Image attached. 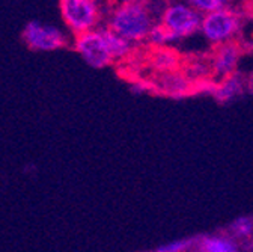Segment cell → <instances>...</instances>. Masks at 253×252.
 I'll return each mask as SVG.
<instances>
[{
	"instance_id": "6da1fadb",
	"label": "cell",
	"mask_w": 253,
	"mask_h": 252,
	"mask_svg": "<svg viewBox=\"0 0 253 252\" xmlns=\"http://www.w3.org/2000/svg\"><path fill=\"white\" fill-rule=\"evenodd\" d=\"M157 14L149 2L128 0L121 3L109 17V29L130 43H139L148 38L157 24Z\"/></svg>"
},
{
	"instance_id": "7a4b0ae2",
	"label": "cell",
	"mask_w": 253,
	"mask_h": 252,
	"mask_svg": "<svg viewBox=\"0 0 253 252\" xmlns=\"http://www.w3.org/2000/svg\"><path fill=\"white\" fill-rule=\"evenodd\" d=\"M59 9L63 23L74 37L97 29L101 18L98 0H59Z\"/></svg>"
},
{
	"instance_id": "3957f363",
	"label": "cell",
	"mask_w": 253,
	"mask_h": 252,
	"mask_svg": "<svg viewBox=\"0 0 253 252\" xmlns=\"http://www.w3.org/2000/svg\"><path fill=\"white\" fill-rule=\"evenodd\" d=\"M202 14L193 9L187 3H170L168 5L160 17V24L175 38L192 37L201 30Z\"/></svg>"
},
{
	"instance_id": "277c9868",
	"label": "cell",
	"mask_w": 253,
	"mask_h": 252,
	"mask_svg": "<svg viewBox=\"0 0 253 252\" xmlns=\"http://www.w3.org/2000/svg\"><path fill=\"white\" fill-rule=\"evenodd\" d=\"M23 41L34 51H56L67 47L68 37L54 24L32 20L23 29Z\"/></svg>"
},
{
	"instance_id": "5b68a950",
	"label": "cell",
	"mask_w": 253,
	"mask_h": 252,
	"mask_svg": "<svg viewBox=\"0 0 253 252\" xmlns=\"http://www.w3.org/2000/svg\"><path fill=\"white\" fill-rule=\"evenodd\" d=\"M240 30L238 15L229 9H218L202 17L201 32L204 38L214 46H220L229 41H234V37Z\"/></svg>"
},
{
	"instance_id": "8992f818",
	"label": "cell",
	"mask_w": 253,
	"mask_h": 252,
	"mask_svg": "<svg viewBox=\"0 0 253 252\" xmlns=\"http://www.w3.org/2000/svg\"><path fill=\"white\" fill-rule=\"evenodd\" d=\"M74 49L92 68H104L113 62L103 34V27H97L90 32L77 35L74 38Z\"/></svg>"
},
{
	"instance_id": "52a82bcc",
	"label": "cell",
	"mask_w": 253,
	"mask_h": 252,
	"mask_svg": "<svg viewBox=\"0 0 253 252\" xmlns=\"http://www.w3.org/2000/svg\"><path fill=\"white\" fill-rule=\"evenodd\" d=\"M241 53L243 49L235 40L215 46V49L210 54V60L212 68V77L217 79V83L235 74L237 65L241 59Z\"/></svg>"
},
{
	"instance_id": "ba28073f",
	"label": "cell",
	"mask_w": 253,
	"mask_h": 252,
	"mask_svg": "<svg viewBox=\"0 0 253 252\" xmlns=\"http://www.w3.org/2000/svg\"><path fill=\"white\" fill-rule=\"evenodd\" d=\"M149 85L154 86L158 92L172 97H182L192 91V82L179 70L155 73L151 77Z\"/></svg>"
},
{
	"instance_id": "9c48e42d",
	"label": "cell",
	"mask_w": 253,
	"mask_h": 252,
	"mask_svg": "<svg viewBox=\"0 0 253 252\" xmlns=\"http://www.w3.org/2000/svg\"><path fill=\"white\" fill-rule=\"evenodd\" d=\"M195 252H241L238 242L232 236L214 234L195 242Z\"/></svg>"
},
{
	"instance_id": "30bf717a",
	"label": "cell",
	"mask_w": 253,
	"mask_h": 252,
	"mask_svg": "<svg viewBox=\"0 0 253 252\" xmlns=\"http://www.w3.org/2000/svg\"><path fill=\"white\" fill-rule=\"evenodd\" d=\"M149 62L155 73L172 71V70H178L179 56L175 50L169 47H154L149 56Z\"/></svg>"
},
{
	"instance_id": "8fae6325",
	"label": "cell",
	"mask_w": 253,
	"mask_h": 252,
	"mask_svg": "<svg viewBox=\"0 0 253 252\" xmlns=\"http://www.w3.org/2000/svg\"><path fill=\"white\" fill-rule=\"evenodd\" d=\"M103 34H104V38L107 41V47H109V51H110L113 60H121V59H125L131 54L133 43L119 37L109 27H103Z\"/></svg>"
},
{
	"instance_id": "7c38bea8",
	"label": "cell",
	"mask_w": 253,
	"mask_h": 252,
	"mask_svg": "<svg viewBox=\"0 0 253 252\" xmlns=\"http://www.w3.org/2000/svg\"><path fill=\"white\" fill-rule=\"evenodd\" d=\"M241 89H243L241 77L238 74H232L231 77L215 83L211 94H212V96H215L218 100L226 101V100H231L232 97L238 96V94L241 92Z\"/></svg>"
},
{
	"instance_id": "4fadbf2b",
	"label": "cell",
	"mask_w": 253,
	"mask_h": 252,
	"mask_svg": "<svg viewBox=\"0 0 253 252\" xmlns=\"http://www.w3.org/2000/svg\"><path fill=\"white\" fill-rule=\"evenodd\" d=\"M229 2L231 0H185L187 5H190L202 15L218 11V9H225L228 8Z\"/></svg>"
},
{
	"instance_id": "5bb4252c",
	"label": "cell",
	"mask_w": 253,
	"mask_h": 252,
	"mask_svg": "<svg viewBox=\"0 0 253 252\" xmlns=\"http://www.w3.org/2000/svg\"><path fill=\"white\" fill-rule=\"evenodd\" d=\"M231 236L237 239H250L253 236V217H240L229 227Z\"/></svg>"
},
{
	"instance_id": "9a60e30c",
	"label": "cell",
	"mask_w": 253,
	"mask_h": 252,
	"mask_svg": "<svg viewBox=\"0 0 253 252\" xmlns=\"http://www.w3.org/2000/svg\"><path fill=\"white\" fill-rule=\"evenodd\" d=\"M146 40L149 41V44H151L152 47H166L169 43L175 41V38L168 32V30H166L160 23H157V24L152 27V30L149 32V35H148Z\"/></svg>"
},
{
	"instance_id": "2e32d148",
	"label": "cell",
	"mask_w": 253,
	"mask_h": 252,
	"mask_svg": "<svg viewBox=\"0 0 253 252\" xmlns=\"http://www.w3.org/2000/svg\"><path fill=\"white\" fill-rule=\"evenodd\" d=\"M195 246V240H175L170 243H166L160 248H157L155 252H188Z\"/></svg>"
}]
</instances>
